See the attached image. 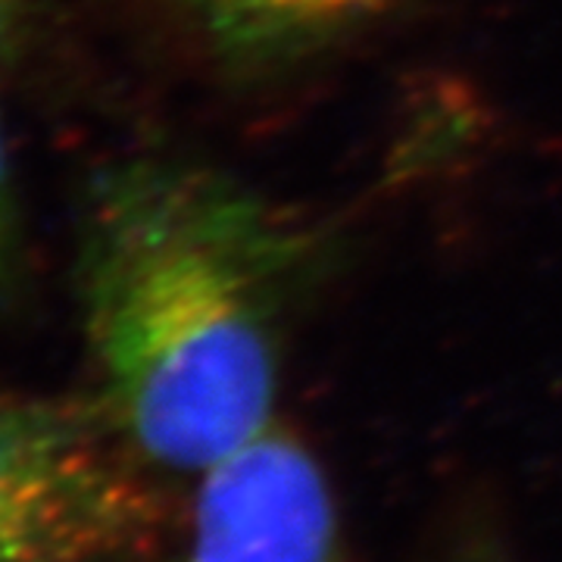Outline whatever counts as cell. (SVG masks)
<instances>
[{
  "instance_id": "8992f818",
  "label": "cell",
  "mask_w": 562,
  "mask_h": 562,
  "mask_svg": "<svg viewBox=\"0 0 562 562\" xmlns=\"http://www.w3.org/2000/svg\"><path fill=\"white\" fill-rule=\"evenodd\" d=\"M462 562H506L497 553V550H491V547H475V550H469L465 557H462Z\"/></svg>"
},
{
  "instance_id": "6da1fadb",
  "label": "cell",
  "mask_w": 562,
  "mask_h": 562,
  "mask_svg": "<svg viewBox=\"0 0 562 562\" xmlns=\"http://www.w3.org/2000/svg\"><path fill=\"white\" fill-rule=\"evenodd\" d=\"M328 257L319 225L203 162L128 157L91 179L81 328L135 457L203 475L276 422L288 322Z\"/></svg>"
},
{
  "instance_id": "52a82bcc",
  "label": "cell",
  "mask_w": 562,
  "mask_h": 562,
  "mask_svg": "<svg viewBox=\"0 0 562 562\" xmlns=\"http://www.w3.org/2000/svg\"><path fill=\"white\" fill-rule=\"evenodd\" d=\"M10 25H13V20H10V7H7V0H0V47L7 44Z\"/></svg>"
},
{
  "instance_id": "7a4b0ae2",
  "label": "cell",
  "mask_w": 562,
  "mask_h": 562,
  "mask_svg": "<svg viewBox=\"0 0 562 562\" xmlns=\"http://www.w3.org/2000/svg\"><path fill=\"white\" fill-rule=\"evenodd\" d=\"M94 403L0 391V562H101L135 550L154 506Z\"/></svg>"
},
{
  "instance_id": "277c9868",
  "label": "cell",
  "mask_w": 562,
  "mask_h": 562,
  "mask_svg": "<svg viewBox=\"0 0 562 562\" xmlns=\"http://www.w3.org/2000/svg\"><path fill=\"white\" fill-rule=\"evenodd\" d=\"M210 54L238 76L279 72L375 22L394 0H176Z\"/></svg>"
},
{
  "instance_id": "3957f363",
  "label": "cell",
  "mask_w": 562,
  "mask_h": 562,
  "mask_svg": "<svg viewBox=\"0 0 562 562\" xmlns=\"http://www.w3.org/2000/svg\"><path fill=\"white\" fill-rule=\"evenodd\" d=\"M188 562H347L335 494L281 425L198 475Z\"/></svg>"
},
{
  "instance_id": "5b68a950",
  "label": "cell",
  "mask_w": 562,
  "mask_h": 562,
  "mask_svg": "<svg viewBox=\"0 0 562 562\" xmlns=\"http://www.w3.org/2000/svg\"><path fill=\"white\" fill-rule=\"evenodd\" d=\"M16 250H20V210H16L13 169H10L7 144L0 132V288L13 276Z\"/></svg>"
}]
</instances>
